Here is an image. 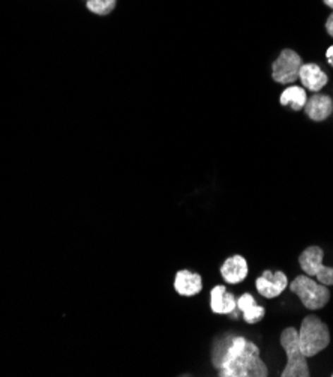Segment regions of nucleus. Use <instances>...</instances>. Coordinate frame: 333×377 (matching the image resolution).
Returning <instances> with one entry per match:
<instances>
[{"mask_svg": "<svg viewBox=\"0 0 333 377\" xmlns=\"http://www.w3.org/2000/svg\"><path fill=\"white\" fill-rule=\"evenodd\" d=\"M213 364L221 377H266V364L260 357V349L245 337H233L224 341L222 347L213 353Z\"/></svg>", "mask_w": 333, "mask_h": 377, "instance_id": "1", "label": "nucleus"}, {"mask_svg": "<svg viewBox=\"0 0 333 377\" xmlns=\"http://www.w3.org/2000/svg\"><path fill=\"white\" fill-rule=\"evenodd\" d=\"M330 343L327 325L315 316H306L299 329V346L306 358H313Z\"/></svg>", "mask_w": 333, "mask_h": 377, "instance_id": "2", "label": "nucleus"}, {"mask_svg": "<svg viewBox=\"0 0 333 377\" xmlns=\"http://www.w3.org/2000/svg\"><path fill=\"white\" fill-rule=\"evenodd\" d=\"M289 286L296 297H299L305 309L311 311L325 309L330 301V290L327 286L321 285L315 278L306 274L297 275Z\"/></svg>", "mask_w": 333, "mask_h": 377, "instance_id": "3", "label": "nucleus"}, {"mask_svg": "<svg viewBox=\"0 0 333 377\" xmlns=\"http://www.w3.org/2000/svg\"><path fill=\"white\" fill-rule=\"evenodd\" d=\"M281 346L287 355V365L282 370V377H309L311 371L308 367V358L299 346V331L296 328L284 329L281 334Z\"/></svg>", "mask_w": 333, "mask_h": 377, "instance_id": "4", "label": "nucleus"}, {"mask_svg": "<svg viewBox=\"0 0 333 377\" xmlns=\"http://www.w3.org/2000/svg\"><path fill=\"white\" fill-rule=\"evenodd\" d=\"M325 251L317 245L308 246L299 256V265L303 273L315 278L325 286H333V268L323 263Z\"/></svg>", "mask_w": 333, "mask_h": 377, "instance_id": "5", "label": "nucleus"}, {"mask_svg": "<svg viewBox=\"0 0 333 377\" xmlns=\"http://www.w3.org/2000/svg\"><path fill=\"white\" fill-rule=\"evenodd\" d=\"M302 64L303 61L299 53L291 49H284L272 64V78L279 85H291L299 80Z\"/></svg>", "mask_w": 333, "mask_h": 377, "instance_id": "6", "label": "nucleus"}, {"mask_svg": "<svg viewBox=\"0 0 333 377\" xmlns=\"http://www.w3.org/2000/svg\"><path fill=\"white\" fill-rule=\"evenodd\" d=\"M289 278L282 270H277V273H272V270H265L257 280H255V287L257 292L267 299L278 298L279 294L284 293V290L289 287Z\"/></svg>", "mask_w": 333, "mask_h": 377, "instance_id": "7", "label": "nucleus"}, {"mask_svg": "<svg viewBox=\"0 0 333 377\" xmlns=\"http://www.w3.org/2000/svg\"><path fill=\"white\" fill-rule=\"evenodd\" d=\"M299 80L305 89L311 92H320L327 85V74L317 64H302L299 69Z\"/></svg>", "mask_w": 333, "mask_h": 377, "instance_id": "8", "label": "nucleus"}, {"mask_svg": "<svg viewBox=\"0 0 333 377\" xmlns=\"http://www.w3.org/2000/svg\"><path fill=\"white\" fill-rule=\"evenodd\" d=\"M303 110L311 121L323 122L333 113V101L325 93H315L311 98H308Z\"/></svg>", "mask_w": 333, "mask_h": 377, "instance_id": "9", "label": "nucleus"}, {"mask_svg": "<svg viewBox=\"0 0 333 377\" xmlns=\"http://www.w3.org/2000/svg\"><path fill=\"white\" fill-rule=\"evenodd\" d=\"M248 273L249 268L246 258L239 254L229 257L221 266V275L229 285H239L248 277Z\"/></svg>", "mask_w": 333, "mask_h": 377, "instance_id": "10", "label": "nucleus"}, {"mask_svg": "<svg viewBox=\"0 0 333 377\" xmlns=\"http://www.w3.org/2000/svg\"><path fill=\"white\" fill-rule=\"evenodd\" d=\"M174 289L182 297H195L203 290V278L188 269L179 270L174 278Z\"/></svg>", "mask_w": 333, "mask_h": 377, "instance_id": "11", "label": "nucleus"}, {"mask_svg": "<svg viewBox=\"0 0 333 377\" xmlns=\"http://www.w3.org/2000/svg\"><path fill=\"white\" fill-rule=\"evenodd\" d=\"M237 299L225 286H215L210 290V309L215 314H231L237 310Z\"/></svg>", "mask_w": 333, "mask_h": 377, "instance_id": "12", "label": "nucleus"}, {"mask_svg": "<svg viewBox=\"0 0 333 377\" xmlns=\"http://www.w3.org/2000/svg\"><path fill=\"white\" fill-rule=\"evenodd\" d=\"M237 302V310H241L243 314V321L249 325H254L263 321V317L266 314L265 307L257 304L255 298L251 293H243L242 297L236 301Z\"/></svg>", "mask_w": 333, "mask_h": 377, "instance_id": "13", "label": "nucleus"}, {"mask_svg": "<svg viewBox=\"0 0 333 377\" xmlns=\"http://www.w3.org/2000/svg\"><path fill=\"white\" fill-rule=\"evenodd\" d=\"M306 101H308L306 89L302 86H290L287 89H284L279 97L281 105H284V107L290 105L294 112L303 110Z\"/></svg>", "mask_w": 333, "mask_h": 377, "instance_id": "14", "label": "nucleus"}, {"mask_svg": "<svg viewBox=\"0 0 333 377\" xmlns=\"http://www.w3.org/2000/svg\"><path fill=\"white\" fill-rule=\"evenodd\" d=\"M119 0H86V8L89 13L105 17L110 16L113 11L116 9Z\"/></svg>", "mask_w": 333, "mask_h": 377, "instance_id": "15", "label": "nucleus"}, {"mask_svg": "<svg viewBox=\"0 0 333 377\" xmlns=\"http://www.w3.org/2000/svg\"><path fill=\"white\" fill-rule=\"evenodd\" d=\"M326 32L333 38V11H332V14L327 17V20H326Z\"/></svg>", "mask_w": 333, "mask_h": 377, "instance_id": "16", "label": "nucleus"}, {"mask_svg": "<svg viewBox=\"0 0 333 377\" xmlns=\"http://www.w3.org/2000/svg\"><path fill=\"white\" fill-rule=\"evenodd\" d=\"M326 57H327L329 64L333 66V45L329 47V49H327V52H326Z\"/></svg>", "mask_w": 333, "mask_h": 377, "instance_id": "17", "label": "nucleus"}, {"mask_svg": "<svg viewBox=\"0 0 333 377\" xmlns=\"http://www.w3.org/2000/svg\"><path fill=\"white\" fill-rule=\"evenodd\" d=\"M325 5L333 11V0H323Z\"/></svg>", "mask_w": 333, "mask_h": 377, "instance_id": "18", "label": "nucleus"}, {"mask_svg": "<svg viewBox=\"0 0 333 377\" xmlns=\"http://www.w3.org/2000/svg\"><path fill=\"white\" fill-rule=\"evenodd\" d=\"M332 376H333V374H332Z\"/></svg>", "mask_w": 333, "mask_h": 377, "instance_id": "19", "label": "nucleus"}]
</instances>
